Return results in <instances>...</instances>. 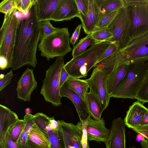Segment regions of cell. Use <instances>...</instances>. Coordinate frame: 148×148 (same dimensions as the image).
I'll list each match as a JSON object with an SVG mask.
<instances>
[{"label":"cell","mask_w":148,"mask_h":148,"mask_svg":"<svg viewBox=\"0 0 148 148\" xmlns=\"http://www.w3.org/2000/svg\"><path fill=\"white\" fill-rule=\"evenodd\" d=\"M5 75L3 74H0V79H1L3 78L4 76H5Z\"/></svg>","instance_id":"f907efd6"},{"label":"cell","mask_w":148,"mask_h":148,"mask_svg":"<svg viewBox=\"0 0 148 148\" xmlns=\"http://www.w3.org/2000/svg\"><path fill=\"white\" fill-rule=\"evenodd\" d=\"M34 115L35 123L44 131L50 123V117L42 112H37Z\"/></svg>","instance_id":"e575fe53"},{"label":"cell","mask_w":148,"mask_h":148,"mask_svg":"<svg viewBox=\"0 0 148 148\" xmlns=\"http://www.w3.org/2000/svg\"><path fill=\"white\" fill-rule=\"evenodd\" d=\"M121 63L120 51L103 60L95 66L105 72L107 75L110 73Z\"/></svg>","instance_id":"484cf974"},{"label":"cell","mask_w":148,"mask_h":148,"mask_svg":"<svg viewBox=\"0 0 148 148\" xmlns=\"http://www.w3.org/2000/svg\"><path fill=\"white\" fill-rule=\"evenodd\" d=\"M82 27V24L79 25L76 28L71 37L70 38V43L72 45H75L78 39Z\"/></svg>","instance_id":"ee69618b"},{"label":"cell","mask_w":148,"mask_h":148,"mask_svg":"<svg viewBox=\"0 0 148 148\" xmlns=\"http://www.w3.org/2000/svg\"><path fill=\"white\" fill-rule=\"evenodd\" d=\"M90 34L97 43L108 41L113 36L106 28L94 30Z\"/></svg>","instance_id":"1f68e13d"},{"label":"cell","mask_w":148,"mask_h":148,"mask_svg":"<svg viewBox=\"0 0 148 148\" xmlns=\"http://www.w3.org/2000/svg\"><path fill=\"white\" fill-rule=\"evenodd\" d=\"M60 95L61 97H66L72 101L80 121H84L88 118L90 115L86 102L79 95L69 88L65 82L60 87Z\"/></svg>","instance_id":"2e32d148"},{"label":"cell","mask_w":148,"mask_h":148,"mask_svg":"<svg viewBox=\"0 0 148 148\" xmlns=\"http://www.w3.org/2000/svg\"><path fill=\"white\" fill-rule=\"evenodd\" d=\"M136 99L143 103L148 102V73L139 89Z\"/></svg>","instance_id":"d6a6232c"},{"label":"cell","mask_w":148,"mask_h":148,"mask_svg":"<svg viewBox=\"0 0 148 148\" xmlns=\"http://www.w3.org/2000/svg\"><path fill=\"white\" fill-rule=\"evenodd\" d=\"M140 144L142 148H148V140L147 139H142Z\"/></svg>","instance_id":"c3c4849f"},{"label":"cell","mask_w":148,"mask_h":148,"mask_svg":"<svg viewBox=\"0 0 148 148\" xmlns=\"http://www.w3.org/2000/svg\"><path fill=\"white\" fill-rule=\"evenodd\" d=\"M126 73L110 97L136 99L141 84L148 73V58L128 62Z\"/></svg>","instance_id":"7a4b0ae2"},{"label":"cell","mask_w":148,"mask_h":148,"mask_svg":"<svg viewBox=\"0 0 148 148\" xmlns=\"http://www.w3.org/2000/svg\"><path fill=\"white\" fill-rule=\"evenodd\" d=\"M113 35L108 41L114 43L120 51L127 47L132 41L126 9H120L115 17L106 28Z\"/></svg>","instance_id":"ba28073f"},{"label":"cell","mask_w":148,"mask_h":148,"mask_svg":"<svg viewBox=\"0 0 148 148\" xmlns=\"http://www.w3.org/2000/svg\"><path fill=\"white\" fill-rule=\"evenodd\" d=\"M76 125L81 128L82 131L81 144L82 148H90L84 121H79Z\"/></svg>","instance_id":"8d00e7d4"},{"label":"cell","mask_w":148,"mask_h":148,"mask_svg":"<svg viewBox=\"0 0 148 148\" xmlns=\"http://www.w3.org/2000/svg\"><path fill=\"white\" fill-rule=\"evenodd\" d=\"M25 124L24 119H19L10 128L8 132L13 142L17 141L23 130Z\"/></svg>","instance_id":"f546056e"},{"label":"cell","mask_w":148,"mask_h":148,"mask_svg":"<svg viewBox=\"0 0 148 148\" xmlns=\"http://www.w3.org/2000/svg\"><path fill=\"white\" fill-rule=\"evenodd\" d=\"M132 129L136 133L143 136L148 140V125H140Z\"/></svg>","instance_id":"7bdbcfd3"},{"label":"cell","mask_w":148,"mask_h":148,"mask_svg":"<svg viewBox=\"0 0 148 148\" xmlns=\"http://www.w3.org/2000/svg\"><path fill=\"white\" fill-rule=\"evenodd\" d=\"M112 43L106 41L96 43L73 58L64 65L70 76L79 79L85 77L88 72L95 67L103 53Z\"/></svg>","instance_id":"3957f363"},{"label":"cell","mask_w":148,"mask_h":148,"mask_svg":"<svg viewBox=\"0 0 148 148\" xmlns=\"http://www.w3.org/2000/svg\"><path fill=\"white\" fill-rule=\"evenodd\" d=\"M47 134L48 136L51 148H66L60 126L58 129L52 128L47 131Z\"/></svg>","instance_id":"83f0119b"},{"label":"cell","mask_w":148,"mask_h":148,"mask_svg":"<svg viewBox=\"0 0 148 148\" xmlns=\"http://www.w3.org/2000/svg\"><path fill=\"white\" fill-rule=\"evenodd\" d=\"M32 112V109L29 108H26L25 110L26 114H30Z\"/></svg>","instance_id":"681fc988"},{"label":"cell","mask_w":148,"mask_h":148,"mask_svg":"<svg viewBox=\"0 0 148 148\" xmlns=\"http://www.w3.org/2000/svg\"><path fill=\"white\" fill-rule=\"evenodd\" d=\"M107 76L105 72L96 66L90 78L86 79L90 90L98 100L103 112L108 106L111 98L108 90Z\"/></svg>","instance_id":"9c48e42d"},{"label":"cell","mask_w":148,"mask_h":148,"mask_svg":"<svg viewBox=\"0 0 148 148\" xmlns=\"http://www.w3.org/2000/svg\"><path fill=\"white\" fill-rule=\"evenodd\" d=\"M97 43L90 34L87 35L80 39L77 44L73 47L72 53L73 58L85 51L88 47Z\"/></svg>","instance_id":"f1b7e54d"},{"label":"cell","mask_w":148,"mask_h":148,"mask_svg":"<svg viewBox=\"0 0 148 148\" xmlns=\"http://www.w3.org/2000/svg\"><path fill=\"white\" fill-rule=\"evenodd\" d=\"M28 140L45 147H51L48 136L35 123L30 132Z\"/></svg>","instance_id":"d4e9b609"},{"label":"cell","mask_w":148,"mask_h":148,"mask_svg":"<svg viewBox=\"0 0 148 148\" xmlns=\"http://www.w3.org/2000/svg\"><path fill=\"white\" fill-rule=\"evenodd\" d=\"M25 124L20 138L16 142L19 148H31L28 143V136L34 122V115L26 114L24 118Z\"/></svg>","instance_id":"7402d4cb"},{"label":"cell","mask_w":148,"mask_h":148,"mask_svg":"<svg viewBox=\"0 0 148 148\" xmlns=\"http://www.w3.org/2000/svg\"><path fill=\"white\" fill-rule=\"evenodd\" d=\"M0 148H19L16 142H13L11 139L8 132Z\"/></svg>","instance_id":"b9f144b4"},{"label":"cell","mask_w":148,"mask_h":148,"mask_svg":"<svg viewBox=\"0 0 148 148\" xmlns=\"http://www.w3.org/2000/svg\"><path fill=\"white\" fill-rule=\"evenodd\" d=\"M79 14L75 0H60L56 9L48 20L55 22L70 20Z\"/></svg>","instance_id":"9a60e30c"},{"label":"cell","mask_w":148,"mask_h":148,"mask_svg":"<svg viewBox=\"0 0 148 148\" xmlns=\"http://www.w3.org/2000/svg\"><path fill=\"white\" fill-rule=\"evenodd\" d=\"M16 9L15 0H3L0 3V12L5 14H10Z\"/></svg>","instance_id":"d590c367"},{"label":"cell","mask_w":148,"mask_h":148,"mask_svg":"<svg viewBox=\"0 0 148 148\" xmlns=\"http://www.w3.org/2000/svg\"><path fill=\"white\" fill-rule=\"evenodd\" d=\"M100 13L99 9L95 0H89L87 14L83 15L79 14L77 17L80 19L84 31L87 35L90 34L95 29Z\"/></svg>","instance_id":"e0dca14e"},{"label":"cell","mask_w":148,"mask_h":148,"mask_svg":"<svg viewBox=\"0 0 148 148\" xmlns=\"http://www.w3.org/2000/svg\"><path fill=\"white\" fill-rule=\"evenodd\" d=\"M148 125V108H147L146 112L141 121L140 125Z\"/></svg>","instance_id":"bcb514c9"},{"label":"cell","mask_w":148,"mask_h":148,"mask_svg":"<svg viewBox=\"0 0 148 148\" xmlns=\"http://www.w3.org/2000/svg\"><path fill=\"white\" fill-rule=\"evenodd\" d=\"M86 102L90 117L95 120H100L103 111L99 102L90 90L87 94Z\"/></svg>","instance_id":"cb8c5ba5"},{"label":"cell","mask_w":148,"mask_h":148,"mask_svg":"<svg viewBox=\"0 0 148 148\" xmlns=\"http://www.w3.org/2000/svg\"><path fill=\"white\" fill-rule=\"evenodd\" d=\"M28 143L31 148H51V147H46L36 144L28 140Z\"/></svg>","instance_id":"7dc6e473"},{"label":"cell","mask_w":148,"mask_h":148,"mask_svg":"<svg viewBox=\"0 0 148 148\" xmlns=\"http://www.w3.org/2000/svg\"><path fill=\"white\" fill-rule=\"evenodd\" d=\"M64 57H57L54 62L46 71L40 91L45 100L54 106L61 104L60 78L62 69L64 65Z\"/></svg>","instance_id":"8992f818"},{"label":"cell","mask_w":148,"mask_h":148,"mask_svg":"<svg viewBox=\"0 0 148 148\" xmlns=\"http://www.w3.org/2000/svg\"><path fill=\"white\" fill-rule=\"evenodd\" d=\"M65 83L69 88L79 95L86 102V96L89 88L86 79H81L70 76L67 79Z\"/></svg>","instance_id":"603a6c76"},{"label":"cell","mask_w":148,"mask_h":148,"mask_svg":"<svg viewBox=\"0 0 148 148\" xmlns=\"http://www.w3.org/2000/svg\"><path fill=\"white\" fill-rule=\"evenodd\" d=\"M147 108L138 101L134 102L130 106L124 118L126 126L131 129L139 126Z\"/></svg>","instance_id":"d6986e66"},{"label":"cell","mask_w":148,"mask_h":148,"mask_svg":"<svg viewBox=\"0 0 148 148\" xmlns=\"http://www.w3.org/2000/svg\"><path fill=\"white\" fill-rule=\"evenodd\" d=\"M13 75L12 70L11 69L3 78L0 79V91L10 83Z\"/></svg>","instance_id":"60d3db41"},{"label":"cell","mask_w":148,"mask_h":148,"mask_svg":"<svg viewBox=\"0 0 148 148\" xmlns=\"http://www.w3.org/2000/svg\"><path fill=\"white\" fill-rule=\"evenodd\" d=\"M132 40L148 32L147 0H124Z\"/></svg>","instance_id":"5b68a950"},{"label":"cell","mask_w":148,"mask_h":148,"mask_svg":"<svg viewBox=\"0 0 148 148\" xmlns=\"http://www.w3.org/2000/svg\"><path fill=\"white\" fill-rule=\"evenodd\" d=\"M50 21L46 20L40 21L42 36L50 34L58 29V27H55L53 26Z\"/></svg>","instance_id":"74e56055"},{"label":"cell","mask_w":148,"mask_h":148,"mask_svg":"<svg viewBox=\"0 0 148 148\" xmlns=\"http://www.w3.org/2000/svg\"><path fill=\"white\" fill-rule=\"evenodd\" d=\"M120 54L121 63L148 58V32L132 40Z\"/></svg>","instance_id":"30bf717a"},{"label":"cell","mask_w":148,"mask_h":148,"mask_svg":"<svg viewBox=\"0 0 148 148\" xmlns=\"http://www.w3.org/2000/svg\"><path fill=\"white\" fill-rule=\"evenodd\" d=\"M60 1L36 0V9L39 21L48 20L55 11Z\"/></svg>","instance_id":"44dd1931"},{"label":"cell","mask_w":148,"mask_h":148,"mask_svg":"<svg viewBox=\"0 0 148 148\" xmlns=\"http://www.w3.org/2000/svg\"><path fill=\"white\" fill-rule=\"evenodd\" d=\"M57 121L62 133L66 148H82L81 128L72 123L62 120Z\"/></svg>","instance_id":"5bb4252c"},{"label":"cell","mask_w":148,"mask_h":148,"mask_svg":"<svg viewBox=\"0 0 148 148\" xmlns=\"http://www.w3.org/2000/svg\"><path fill=\"white\" fill-rule=\"evenodd\" d=\"M100 14L118 11L124 7V0H95Z\"/></svg>","instance_id":"4316f807"},{"label":"cell","mask_w":148,"mask_h":148,"mask_svg":"<svg viewBox=\"0 0 148 148\" xmlns=\"http://www.w3.org/2000/svg\"><path fill=\"white\" fill-rule=\"evenodd\" d=\"M70 76L64 67H63L60 76V86L61 87L65 82L67 79Z\"/></svg>","instance_id":"f6af8a7d"},{"label":"cell","mask_w":148,"mask_h":148,"mask_svg":"<svg viewBox=\"0 0 148 148\" xmlns=\"http://www.w3.org/2000/svg\"><path fill=\"white\" fill-rule=\"evenodd\" d=\"M118 11L103 14L100 13L98 21L94 30L106 28L115 17Z\"/></svg>","instance_id":"4dcf8cb0"},{"label":"cell","mask_w":148,"mask_h":148,"mask_svg":"<svg viewBox=\"0 0 148 148\" xmlns=\"http://www.w3.org/2000/svg\"><path fill=\"white\" fill-rule=\"evenodd\" d=\"M129 62L120 63L107 78L108 90L110 95L114 91L124 79L127 73Z\"/></svg>","instance_id":"ffe728a7"},{"label":"cell","mask_w":148,"mask_h":148,"mask_svg":"<svg viewBox=\"0 0 148 148\" xmlns=\"http://www.w3.org/2000/svg\"><path fill=\"white\" fill-rule=\"evenodd\" d=\"M14 9L10 14H5L0 29V56L5 58L11 68L18 19Z\"/></svg>","instance_id":"52a82bcc"},{"label":"cell","mask_w":148,"mask_h":148,"mask_svg":"<svg viewBox=\"0 0 148 148\" xmlns=\"http://www.w3.org/2000/svg\"><path fill=\"white\" fill-rule=\"evenodd\" d=\"M17 10L24 14L28 13L36 0H15Z\"/></svg>","instance_id":"836d02e7"},{"label":"cell","mask_w":148,"mask_h":148,"mask_svg":"<svg viewBox=\"0 0 148 148\" xmlns=\"http://www.w3.org/2000/svg\"><path fill=\"white\" fill-rule=\"evenodd\" d=\"M33 70L27 68L18 80L16 88L18 99L25 101H30L31 94L37 86Z\"/></svg>","instance_id":"7c38bea8"},{"label":"cell","mask_w":148,"mask_h":148,"mask_svg":"<svg viewBox=\"0 0 148 148\" xmlns=\"http://www.w3.org/2000/svg\"><path fill=\"white\" fill-rule=\"evenodd\" d=\"M125 126L121 117L112 121L110 133L105 143L106 148H125Z\"/></svg>","instance_id":"4fadbf2b"},{"label":"cell","mask_w":148,"mask_h":148,"mask_svg":"<svg viewBox=\"0 0 148 148\" xmlns=\"http://www.w3.org/2000/svg\"><path fill=\"white\" fill-rule=\"evenodd\" d=\"M79 14L85 15L88 11L89 0H75Z\"/></svg>","instance_id":"f35d334b"},{"label":"cell","mask_w":148,"mask_h":148,"mask_svg":"<svg viewBox=\"0 0 148 148\" xmlns=\"http://www.w3.org/2000/svg\"><path fill=\"white\" fill-rule=\"evenodd\" d=\"M119 50L116 45L113 43H112L109 47L103 53L98 61L97 64L103 60L113 55Z\"/></svg>","instance_id":"ab89813d"},{"label":"cell","mask_w":148,"mask_h":148,"mask_svg":"<svg viewBox=\"0 0 148 148\" xmlns=\"http://www.w3.org/2000/svg\"><path fill=\"white\" fill-rule=\"evenodd\" d=\"M19 119L15 112L0 105V148L9 129Z\"/></svg>","instance_id":"ac0fdd59"},{"label":"cell","mask_w":148,"mask_h":148,"mask_svg":"<svg viewBox=\"0 0 148 148\" xmlns=\"http://www.w3.org/2000/svg\"><path fill=\"white\" fill-rule=\"evenodd\" d=\"M136 147L135 146H133L132 147H130L129 148H136Z\"/></svg>","instance_id":"816d5d0a"},{"label":"cell","mask_w":148,"mask_h":148,"mask_svg":"<svg viewBox=\"0 0 148 148\" xmlns=\"http://www.w3.org/2000/svg\"><path fill=\"white\" fill-rule=\"evenodd\" d=\"M70 36L68 28L58 27L51 34L42 36L38 46L41 56L48 60L55 57H64L72 50Z\"/></svg>","instance_id":"277c9868"},{"label":"cell","mask_w":148,"mask_h":148,"mask_svg":"<svg viewBox=\"0 0 148 148\" xmlns=\"http://www.w3.org/2000/svg\"><path fill=\"white\" fill-rule=\"evenodd\" d=\"M84 121L88 141L105 143L109 136L110 130L106 127L103 119L96 120L89 116Z\"/></svg>","instance_id":"8fae6325"},{"label":"cell","mask_w":148,"mask_h":148,"mask_svg":"<svg viewBox=\"0 0 148 148\" xmlns=\"http://www.w3.org/2000/svg\"><path fill=\"white\" fill-rule=\"evenodd\" d=\"M36 3L27 16L18 20L11 67L14 71L26 65L34 68L37 64V49L42 33Z\"/></svg>","instance_id":"6da1fadb"},{"label":"cell","mask_w":148,"mask_h":148,"mask_svg":"<svg viewBox=\"0 0 148 148\" xmlns=\"http://www.w3.org/2000/svg\"><path fill=\"white\" fill-rule=\"evenodd\" d=\"M147 7L148 8V0H147Z\"/></svg>","instance_id":"f5cc1de1"}]
</instances>
